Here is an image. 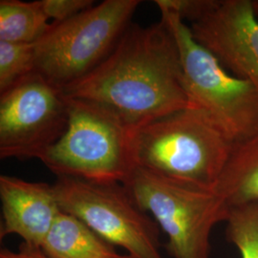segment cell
<instances>
[{"instance_id":"cell-1","label":"cell","mask_w":258,"mask_h":258,"mask_svg":"<svg viewBox=\"0 0 258 258\" xmlns=\"http://www.w3.org/2000/svg\"><path fill=\"white\" fill-rule=\"evenodd\" d=\"M62 92L99 104L132 131L189 106L175 38L162 19L130 24L110 55Z\"/></svg>"},{"instance_id":"cell-2","label":"cell","mask_w":258,"mask_h":258,"mask_svg":"<svg viewBox=\"0 0 258 258\" xmlns=\"http://www.w3.org/2000/svg\"><path fill=\"white\" fill-rule=\"evenodd\" d=\"M131 146L135 166L214 191L234 144L203 111L188 106L133 130Z\"/></svg>"},{"instance_id":"cell-3","label":"cell","mask_w":258,"mask_h":258,"mask_svg":"<svg viewBox=\"0 0 258 258\" xmlns=\"http://www.w3.org/2000/svg\"><path fill=\"white\" fill-rule=\"evenodd\" d=\"M159 9L175 38L189 106L203 111L234 145L257 134L258 94L253 86L230 73L176 14Z\"/></svg>"},{"instance_id":"cell-4","label":"cell","mask_w":258,"mask_h":258,"mask_svg":"<svg viewBox=\"0 0 258 258\" xmlns=\"http://www.w3.org/2000/svg\"><path fill=\"white\" fill-rule=\"evenodd\" d=\"M66 98L68 126L39 160L56 177L122 184L135 168L133 131L99 104Z\"/></svg>"},{"instance_id":"cell-5","label":"cell","mask_w":258,"mask_h":258,"mask_svg":"<svg viewBox=\"0 0 258 258\" xmlns=\"http://www.w3.org/2000/svg\"><path fill=\"white\" fill-rule=\"evenodd\" d=\"M140 4V0H105L53 22L35 43V71L60 90L82 80L110 55Z\"/></svg>"},{"instance_id":"cell-6","label":"cell","mask_w":258,"mask_h":258,"mask_svg":"<svg viewBox=\"0 0 258 258\" xmlns=\"http://www.w3.org/2000/svg\"><path fill=\"white\" fill-rule=\"evenodd\" d=\"M122 184L167 235L166 249L171 257H210L212 229L227 221L231 209L218 194L176 183L138 166Z\"/></svg>"},{"instance_id":"cell-7","label":"cell","mask_w":258,"mask_h":258,"mask_svg":"<svg viewBox=\"0 0 258 258\" xmlns=\"http://www.w3.org/2000/svg\"><path fill=\"white\" fill-rule=\"evenodd\" d=\"M54 189L62 212L86 224L131 258H163L160 227L118 182L56 177Z\"/></svg>"},{"instance_id":"cell-8","label":"cell","mask_w":258,"mask_h":258,"mask_svg":"<svg viewBox=\"0 0 258 258\" xmlns=\"http://www.w3.org/2000/svg\"><path fill=\"white\" fill-rule=\"evenodd\" d=\"M62 90L36 71L0 94L1 159H40L68 126Z\"/></svg>"},{"instance_id":"cell-9","label":"cell","mask_w":258,"mask_h":258,"mask_svg":"<svg viewBox=\"0 0 258 258\" xmlns=\"http://www.w3.org/2000/svg\"><path fill=\"white\" fill-rule=\"evenodd\" d=\"M190 30L230 73L250 83L258 94V21L251 0H219Z\"/></svg>"},{"instance_id":"cell-10","label":"cell","mask_w":258,"mask_h":258,"mask_svg":"<svg viewBox=\"0 0 258 258\" xmlns=\"http://www.w3.org/2000/svg\"><path fill=\"white\" fill-rule=\"evenodd\" d=\"M2 224L0 237L17 234L23 243L41 248L62 212L53 184L0 176Z\"/></svg>"},{"instance_id":"cell-11","label":"cell","mask_w":258,"mask_h":258,"mask_svg":"<svg viewBox=\"0 0 258 258\" xmlns=\"http://www.w3.org/2000/svg\"><path fill=\"white\" fill-rule=\"evenodd\" d=\"M41 249L48 258H131L121 254L82 220L61 212Z\"/></svg>"},{"instance_id":"cell-12","label":"cell","mask_w":258,"mask_h":258,"mask_svg":"<svg viewBox=\"0 0 258 258\" xmlns=\"http://www.w3.org/2000/svg\"><path fill=\"white\" fill-rule=\"evenodd\" d=\"M214 192L230 208L258 202V133L233 146Z\"/></svg>"},{"instance_id":"cell-13","label":"cell","mask_w":258,"mask_h":258,"mask_svg":"<svg viewBox=\"0 0 258 258\" xmlns=\"http://www.w3.org/2000/svg\"><path fill=\"white\" fill-rule=\"evenodd\" d=\"M41 0L0 1V41L33 44L46 33L50 24Z\"/></svg>"},{"instance_id":"cell-14","label":"cell","mask_w":258,"mask_h":258,"mask_svg":"<svg viewBox=\"0 0 258 258\" xmlns=\"http://www.w3.org/2000/svg\"><path fill=\"white\" fill-rule=\"evenodd\" d=\"M226 236L242 258H258V202L231 207Z\"/></svg>"},{"instance_id":"cell-15","label":"cell","mask_w":258,"mask_h":258,"mask_svg":"<svg viewBox=\"0 0 258 258\" xmlns=\"http://www.w3.org/2000/svg\"><path fill=\"white\" fill-rule=\"evenodd\" d=\"M35 43L0 41V94L35 72Z\"/></svg>"},{"instance_id":"cell-16","label":"cell","mask_w":258,"mask_h":258,"mask_svg":"<svg viewBox=\"0 0 258 258\" xmlns=\"http://www.w3.org/2000/svg\"><path fill=\"white\" fill-rule=\"evenodd\" d=\"M158 8L169 10L184 22L191 24L204 19L216 7L219 0H156Z\"/></svg>"},{"instance_id":"cell-17","label":"cell","mask_w":258,"mask_h":258,"mask_svg":"<svg viewBox=\"0 0 258 258\" xmlns=\"http://www.w3.org/2000/svg\"><path fill=\"white\" fill-rule=\"evenodd\" d=\"M92 0H41V5L49 19L64 21L93 7Z\"/></svg>"},{"instance_id":"cell-18","label":"cell","mask_w":258,"mask_h":258,"mask_svg":"<svg viewBox=\"0 0 258 258\" xmlns=\"http://www.w3.org/2000/svg\"><path fill=\"white\" fill-rule=\"evenodd\" d=\"M0 258H48L41 248L22 243L17 251L4 248L0 251Z\"/></svg>"},{"instance_id":"cell-19","label":"cell","mask_w":258,"mask_h":258,"mask_svg":"<svg viewBox=\"0 0 258 258\" xmlns=\"http://www.w3.org/2000/svg\"><path fill=\"white\" fill-rule=\"evenodd\" d=\"M251 5H252V10H253L255 19H257L258 21V0H251Z\"/></svg>"}]
</instances>
